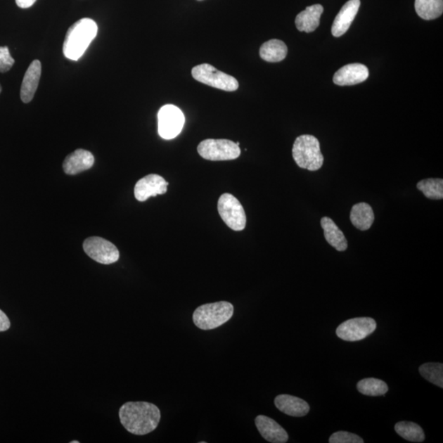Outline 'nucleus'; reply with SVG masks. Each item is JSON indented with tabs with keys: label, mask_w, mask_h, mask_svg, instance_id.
<instances>
[{
	"label": "nucleus",
	"mask_w": 443,
	"mask_h": 443,
	"mask_svg": "<svg viewBox=\"0 0 443 443\" xmlns=\"http://www.w3.org/2000/svg\"><path fill=\"white\" fill-rule=\"evenodd\" d=\"M120 421L126 430L135 435H146L156 430L160 421V409L146 402H130L120 410Z\"/></svg>",
	"instance_id": "nucleus-1"
},
{
	"label": "nucleus",
	"mask_w": 443,
	"mask_h": 443,
	"mask_svg": "<svg viewBox=\"0 0 443 443\" xmlns=\"http://www.w3.org/2000/svg\"><path fill=\"white\" fill-rule=\"evenodd\" d=\"M97 32V24L91 18H82L72 24L64 39V56L70 60L77 61L96 38Z\"/></svg>",
	"instance_id": "nucleus-2"
},
{
	"label": "nucleus",
	"mask_w": 443,
	"mask_h": 443,
	"mask_svg": "<svg viewBox=\"0 0 443 443\" xmlns=\"http://www.w3.org/2000/svg\"><path fill=\"white\" fill-rule=\"evenodd\" d=\"M293 156L300 167L309 171H318L323 165L324 160L320 150L319 141L312 135L300 136L295 139Z\"/></svg>",
	"instance_id": "nucleus-3"
},
{
	"label": "nucleus",
	"mask_w": 443,
	"mask_h": 443,
	"mask_svg": "<svg viewBox=\"0 0 443 443\" xmlns=\"http://www.w3.org/2000/svg\"><path fill=\"white\" fill-rule=\"evenodd\" d=\"M233 313V305L228 302L205 304L195 309L193 322L202 330L214 329L228 322Z\"/></svg>",
	"instance_id": "nucleus-4"
},
{
	"label": "nucleus",
	"mask_w": 443,
	"mask_h": 443,
	"mask_svg": "<svg viewBox=\"0 0 443 443\" xmlns=\"http://www.w3.org/2000/svg\"><path fill=\"white\" fill-rule=\"evenodd\" d=\"M191 75L196 81L219 90L235 91L239 87V83L235 77L219 71L209 63L200 64L192 68Z\"/></svg>",
	"instance_id": "nucleus-5"
},
{
	"label": "nucleus",
	"mask_w": 443,
	"mask_h": 443,
	"mask_svg": "<svg viewBox=\"0 0 443 443\" xmlns=\"http://www.w3.org/2000/svg\"><path fill=\"white\" fill-rule=\"evenodd\" d=\"M197 151L203 159L211 161H226L238 159L240 155L236 143L226 139H207L201 141Z\"/></svg>",
	"instance_id": "nucleus-6"
},
{
	"label": "nucleus",
	"mask_w": 443,
	"mask_h": 443,
	"mask_svg": "<svg viewBox=\"0 0 443 443\" xmlns=\"http://www.w3.org/2000/svg\"><path fill=\"white\" fill-rule=\"evenodd\" d=\"M218 210L221 219L229 229L243 231L246 225V215L240 202L233 195L225 193L219 197Z\"/></svg>",
	"instance_id": "nucleus-7"
},
{
	"label": "nucleus",
	"mask_w": 443,
	"mask_h": 443,
	"mask_svg": "<svg viewBox=\"0 0 443 443\" xmlns=\"http://www.w3.org/2000/svg\"><path fill=\"white\" fill-rule=\"evenodd\" d=\"M159 134L165 140L174 139L184 128L185 117L180 108L172 105L162 106L158 113Z\"/></svg>",
	"instance_id": "nucleus-8"
},
{
	"label": "nucleus",
	"mask_w": 443,
	"mask_h": 443,
	"mask_svg": "<svg viewBox=\"0 0 443 443\" xmlns=\"http://www.w3.org/2000/svg\"><path fill=\"white\" fill-rule=\"evenodd\" d=\"M376 328V321L372 318H354L339 325L336 333L344 341L358 342L369 336Z\"/></svg>",
	"instance_id": "nucleus-9"
},
{
	"label": "nucleus",
	"mask_w": 443,
	"mask_h": 443,
	"mask_svg": "<svg viewBox=\"0 0 443 443\" xmlns=\"http://www.w3.org/2000/svg\"><path fill=\"white\" fill-rule=\"evenodd\" d=\"M83 249L89 257L102 264H111L120 259V251L115 245L98 236L84 241Z\"/></svg>",
	"instance_id": "nucleus-10"
},
{
	"label": "nucleus",
	"mask_w": 443,
	"mask_h": 443,
	"mask_svg": "<svg viewBox=\"0 0 443 443\" xmlns=\"http://www.w3.org/2000/svg\"><path fill=\"white\" fill-rule=\"evenodd\" d=\"M169 182L158 174L147 175L136 182L134 189L136 199L144 202L151 196L164 195L167 191Z\"/></svg>",
	"instance_id": "nucleus-11"
},
{
	"label": "nucleus",
	"mask_w": 443,
	"mask_h": 443,
	"mask_svg": "<svg viewBox=\"0 0 443 443\" xmlns=\"http://www.w3.org/2000/svg\"><path fill=\"white\" fill-rule=\"evenodd\" d=\"M368 69L361 63H352L340 68L334 74L333 82L338 86H353L361 83L368 77Z\"/></svg>",
	"instance_id": "nucleus-12"
},
{
	"label": "nucleus",
	"mask_w": 443,
	"mask_h": 443,
	"mask_svg": "<svg viewBox=\"0 0 443 443\" xmlns=\"http://www.w3.org/2000/svg\"><path fill=\"white\" fill-rule=\"evenodd\" d=\"M359 6H361V0H349L344 4L337 17L335 18L333 24L332 34L333 37H342L348 31L354 18H356Z\"/></svg>",
	"instance_id": "nucleus-13"
},
{
	"label": "nucleus",
	"mask_w": 443,
	"mask_h": 443,
	"mask_svg": "<svg viewBox=\"0 0 443 443\" xmlns=\"http://www.w3.org/2000/svg\"><path fill=\"white\" fill-rule=\"evenodd\" d=\"M255 425L266 441L273 443H285L288 441L287 431L273 418L259 416L255 418Z\"/></svg>",
	"instance_id": "nucleus-14"
},
{
	"label": "nucleus",
	"mask_w": 443,
	"mask_h": 443,
	"mask_svg": "<svg viewBox=\"0 0 443 443\" xmlns=\"http://www.w3.org/2000/svg\"><path fill=\"white\" fill-rule=\"evenodd\" d=\"M94 164L95 158L90 151L78 149L67 156L63 167L66 174L76 175L90 169Z\"/></svg>",
	"instance_id": "nucleus-15"
},
{
	"label": "nucleus",
	"mask_w": 443,
	"mask_h": 443,
	"mask_svg": "<svg viewBox=\"0 0 443 443\" xmlns=\"http://www.w3.org/2000/svg\"><path fill=\"white\" fill-rule=\"evenodd\" d=\"M41 63L39 60H34L29 66L23 78L20 96L23 103H30L33 100L34 94L37 91L39 79L41 76Z\"/></svg>",
	"instance_id": "nucleus-16"
},
{
	"label": "nucleus",
	"mask_w": 443,
	"mask_h": 443,
	"mask_svg": "<svg viewBox=\"0 0 443 443\" xmlns=\"http://www.w3.org/2000/svg\"><path fill=\"white\" fill-rule=\"evenodd\" d=\"M274 404L281 412L293 417L307 416L310 410L307 402L297 397L287 395V394L276 397Z\"/></svg>",
	"instance_id": "nucleus-17"
},
{
	"label": "nucleus",
	"mask_w": 443,
	"mask_h": 443,
	"mask_svg": "<svg viewBox=\"0 0 443 443\" xmlns=\"http://www.w3.org/2000/svg\"><path fill=\"white\" fill-rule=\"evenodd\" d=\"M323 12L321 4L307 7L295 18V26L300 32H313L319 26L320 18Z\"/></svg>",
	"instance_id": "nucleus-18"
},
{
	"label": "nucleus",
	"mask_w": 443,
	"mask_h": 443,
	"mask_svg": "<svg viewBox=\"0 0 443 443\" xmlns=\"http://www.w3.org/2000/svg\"><path fill=\"white\" fill-rule=\"evenodd\" d=\"M323 229L324 238L327 243L338 251H345L347 249V240L342 231L340 230L333 220L328 217H323L320 221Z\"/></svg>",
	"instance_id": "nucleus-19"
},
{
	"label": "nucleus",
	"mask_w": 443,
	"mask_h": 443,
	"mask_svg": "<svg viewBox=\"0 0 443 443\" xmlns=\"http://www.w3.org/2000/svg\"><path fill=\"white\" fill-rule=\"evenodd\" d=\"M349 219L359 230L366 231L371 228L374 222L372 207L364 202L354 205L351 210Z\"/></svg>",
	"instance_id": "nucleus-20"
},
{
	"label": "nucleus",
	"mask_w": 443,
	"mask_h": 443,
	"mask_svg": "<svg viewBox=\"0 0 443 443\" xmlns=\"http://www.w3.org/2000/svg\"><path fill=\"white\" fill-rule=\"evenodd\" d=\"M288 46L279 39H270L260 47L259 56L266 62L278 63L287 56Z\"/></svg>",
	"instance_id": "nucleus-21"
},
{
	"label": "nucleus",
	"mask_w": 443,
	"mask_h": 443,
	"mask_svg": "<svg viewBox=\"0 0 443 443\" xmlns=\"http://www.w3.org/2000/svg\"><path fill=\"white\" fill-rule=\"evenodd\" d=\"M416 11L425 20L439 18L443 13V0H416Z\"/></svg>",
	"instance_id": "nucleus-22"
},
{
	"label": "nucleus",
	"mask_w": 443,
	"mask_h": 443,
	"mask_svg": "<svg viewBox=\"0 0 443 443\" xmlns=\"http://www.w3.org/2000/svg\"><path fill=\"white\" fill-rule=\"evenodd\" d=\"M395 430L398 435L404 439L413 442H422L425 439V432L416 423L402 421L395 425Z\"/></svg>",
	"instance_id": "nucleus-23"
},
{
	"label": "nucleus",
	"mask_w": 443,
	"mask_h": 443,
	"mask_svg": "<svg viewBox=\"0 0 443 443\" xmlns=\"http://www.w3.org/2000/svg\"><path fill=\"white\" fill-rule=\"evenodd\" d=\"M357 389L363 395L378 397L383 396L388 392L385 382L377 378H364L357 383Z\"/></svg>",
	"instance_id": "nucleus-24"
},
{
	"label": "nucleus",
	"mask_w": 443,
	"mask_h": 443,
	"mask_svg": "<svg viewBox=\"0 0 443 443\" xmlns=\"http://www.w3.org/2000/svg\"><path fill=\"white\" fill-rule=\"evenodd\" d=\"M417 188L423 192L426 198L442 200L443 180L442 179H428L418 182Z\"/></svg>",
	"instance_id": "nucleus-25"
},
{
	"label": "nucleus",
	"mask_w": 443,
	"mask_h": 443,
	"mask_svg": "<svg viewBox=\"0 0 443 443\" xmlns=\"http://www.w3.org/2000/svg\"><path fill=\"white\" fill-rule=\"evenodd\" d=\"M421 376L435 385L443 387V364L440 363L423 364L418 368Z\"/></svg>",
	"instance_id": "nucleus-26"
},
{
	"label": "nucleus",
	"mask_w": 443,
	"mask_h": 443,
	"mask_svg": "<svg viewBox=\"0 0 443 443\" xmlns=\"http://www.w3.org/2000/svg\"><path fill=\"white\" fill-rule=\"evenodd\" d=\"M330 443H363L364 440L354 433L340 431L334 432L329 438Z\"/></svg>",
	"instance_id": "nucleus-27"
},
{
	"label": "nucleus",
	"mask_w": 443,
	"mask_h": 443,
	"mask_svg": "<svg viewBox=\"0 0 443 443\" xmlns=\"http://www.w3.org/2000/svg\"><path fill=\"white\" fill-rule=\"evenodd\" d=\"M15 63L7 46L0 47V73L7 72Z\"/></svg>",
	"instance_id": "nucleus-28"
},
{
	"label": "nucleus",
	"mask_w": 443,
	"mask_h": 443,
	"mask_svg": "<svg viewBox=\"0 0 443 443\" xmlns=\"http://www.w3.org/2000/svg\"><path fill=\"white\" fill-rule=\"evenodd\" d=\"M10 326H11V323H10L7 315L0 309V332L7 331Z\"/></svg>",
	"instance_id": "nucleus-29"
},
{
	"label": "nucleus",
	"mask_w": 443,
	"mask_h": 443,
	"mask_svg": "<svg viewBox=\"0 0 443 443\" xmlns=\"http://www.w3.org/2000/svg\"><path fill=\"white\" fill-rule=\"evenodd\" d=\"M37 2V0H16V4L19 8H28Z\"/></svg>",
	"instance_id": "nucleus-30"
},
{
	"label": "nucleus",
	"mask_w": 443,
	"mask_h": 443,
	"mask_svg": "<svg viewBox=\"0 0 443 443\" xmlns=\"http://www.w3.org/2000/svg\"><path fill=\"white\" fill-rule=\"evenodd\" d=\"M78 442H79L78 441H72V442H71V443H78Z\"/></svg>",
	"instance_id": "nucleus-31"
},
{
	"label": "nucleus",
	"mask_w": 443,
	"mask_h": 443,
	"mask_svg": "<svg viewBox=\"0 0 443 443\" xmlns=\"http://www.w3.org/2000/svg\"><path fill=\"white\" fill-rule=\"evenodd\" d=\"M1 91H2V86L1 85H0V93H1Z\"/></svg>",
	"instance_id": "nucleus-32"
},
{
	"label": "nucleus",
	"mask_w": 443,
	"mask_h": 443,
	"mask_svg": "<svg viewBox=\"0 0 443 443\" xmlns=\"http://www.w3.org/2000/svg\"><path fill=\"white\" fill-rule=\"evenodd\" d=\"M198 1H201V0H198Z\"/></svg>",
	"instance_id": "nucleus-33"
}]
</instances>
